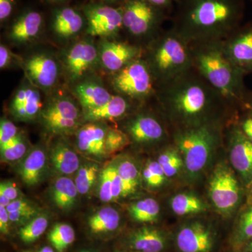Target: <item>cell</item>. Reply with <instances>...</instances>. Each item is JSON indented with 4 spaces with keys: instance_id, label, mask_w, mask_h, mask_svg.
Wrapping results in <instances>:
<instances>
[{
    "instance_id": "obj_1",
    "label": "cell",
    "mask_w": 252,
    "mask_h": 252,
    "mask_svg": "<svg viewBox=\"0 0 252 252\" xmlns=\"http://www.w3.org/2000/svg\"><path fill=\"white\" fill-rule=\"evenodd\" d=\"M243 11V0H180L175 32L185 40L222 37L236 31Z\"/></svg>"
},
{
    "instance_id": "obj_2",
    "label": "cell",
    "mask_w": 252,
    "mask_h": 252,
    "mask_svg": "<svg viewBox=\"0 0 252 252\" xmlns=\"http://www.w3.org/2000/svg\"><path fill=\"white\" fill-rule=\"evenodd\" d=\"M188 72L170 83L165 101L172 117L192 127L207 124V116L223 97L205 78L190 76Z\"/></svg>"
},
{
    "instance_id": "obj_3",
    "label": "cell",
    "mask_w": 252,
    "mask_h": 252,
    "mask_svg": "<svg viewBox=\"0 0 252 252\" xmlns=\"http://www.w3.org/2000/svg\"><path fill=\"white\" fill-rule=\"evenodd\" d=\"M192 59L199 72L223 97L234 98L240 92V72L225 56L224 50L210 44L195 51Z\"/></svg>"
},
{
    "instance_id": "obj_4",
    "label": "cell",
    "mask_w": 252,
    "mask_h": 252,
    "mask_svg": "<svg viewBox=\"0 0 252 252\" xmlns=\"http://www.w3.org/2000/svg\"><path fill=\"white\" fill-rule=\"evenodd\" d=\"M177 149L189 177L195 178L207 166L217 146V132L209 124L189 127L177 134Z\"/></svg>"
},
{
    "instance_id": "obj_5",
    "label": "cell",
    "mask_w": 252,
    "mask_h": 252,
    "mask_svg": "<svg viewBox=\"0 0 252 252\" xmlns=\"http://www.w3.org/2000/svg\"><path fill=\"white\" fill-rule=\"evenodd\" d=\"M175 31L164 36L152 54V65L162 80L171 83L189 72L192 56Z\"/></svg>"
},
{
    "instance_id": "obj_6",
    "label": "cell",
    "mask_w": 252,
    "mask_h": 252,
    "mask_svg": "<svg viewBox=\"0 0 252 252\" xmlns=\"http://www.w3.org/2000/svg\"><path fill=\"white\" fill-rule=\"evenodd\" d=\"M209 197L215 209L224 216L236 210L241 199V189L233 170L221 162L212 172L208 188Z\"/></svg>"
},
{
    "instance_id": "obj_7",
    "label": "cell",
    "mask_w": 252,
    "mask_h": 252,
    "mask_svg": "<svg viewBox=\"0 0 252 252\" xmlns=\"http://www.w3.org/2000/svg\"><path fill=\"white\" fill-rule=\"evenodd\" d=\"M123 25L131 34L144 36L155 31L165 12L147 0H124L122 5Z\"/></svg>"
},
{
    "instance_id": "obj_8",
    "label": "cell",
    "mask_w": 252,
    "mask_h": 252,
    "mask_svg": "<svg viewBox=\"0 0 252 252\" xmlns=\"http://www.w3.org/2000/svg\"><path fill=\"white\" fill-rule=\"evenodd\" d=\"M81 11L85 16L86 32L89 35L101 37L115 36L124 28L121 6L92 1L86 4Z\"/></svg>"
},
{
    "instance_id": "obj_9",
    "label": "cell",
    "mask_w": 252,
    "mask_h": 252,
    "mask_svg": "<svg viewBox=\"0 0 252 252\" xmlns=\"http://www.w3.org/2000/svg\"><path fill=\"white\" fill-rule=\"evenodd\" d=\"M113 85L122 94L142 98L152 91V75L145 63L134 60L116 74Z\"/></svg>"
},
{
    "instance_id": "obj_10",
    "label": "cell",
    "mask_w": 252,
    "mask_h": 252,
    "mask_svg": "<svg viewBox=\"0 0 252 252\" xmlns=\"http://www.w3.org/2000/svg\"><path fill=\"white\" fill-rule=\"evenodd\" d=\"M46 128L56 135H67L79 125V110L71 99L62 97L53 101L41 112Z\"/></svg>"
},
{
    "instance_id": "obj_11",
    "label": "cell",
    "mask_w": 252,
    "mask_h": 252,
    "mask_svg": "<svg viewBox=\"0 0 252 252\" xmlns=\"http://www.w3.org/2000/svg\"><path fill=\"white\" fill-rule=\"evenodd\" d=\"M176 243L181 252H210L215 237L205 223L193 221L182 226L176 237Z\"/></svg>"
},
{
    "instance_id": "obj_12",
    "label": "cell",
    "mask_w": 252,
    "mask_h": 252,
    "mask_svg": "<svg viewBox=\"0 0 252 252\" xmlns=\"http://www.w3.org/2000/svg\"><path fill=\"white\" fill-rule=\"evenodd\" d=\"M97 49L89 41H79L68 51L64 64L69 79L77 80L96 64Z\"/></svg>"
},
{
    "instance_id": "obj_13",
    "label": "cell",
    "mask_w": 252,
    "mask_h": 252,
    "mask_svg": "<svg viewBox=\"0 0 252 252\" xmlns=\"http://www.w3.org/2000/svg\"><path fill=\"white\" fill-rule=\"evenodd\" d=\"M223 49L225 56L242 72L252 70V24L238 31Z\"/></svg>"
},
{
    "instance_id": "obj_14",
    "label": "cell",
    "mask_w": 252,
    "mask_h": 252,
    "mask_svg": "<svg viewBox=\"0 0 252 252\" xmlns=\"http://www.w3.org/2000/svg\"><path fill=\"white\" fill-rule=\"evenodd\" d=\"M126 244L129 250L140 252H162L168 246L165 232L153 226H142L127 235Z\"/></svg>"
},
{
    "instance_id": "obj_15",
    "label": "cell",
    "mask_w": 252,
    "mask_h": 252,
    "mask_svg": "<svg viewBox=\"0 0 252 252\" xmlns=\"http://www.w3.org/2000/svg\"><path fill=\"white\" fill-rule=\"evenodd\" d=\"M25 67L31 81L43 89L52 87L59 77L57 63L47 55L38 54L30 58Z\"/></svg>"
},
{
    "instance_id": "obj_16",
    "label": "cell",
    "mask_w": 252,
    "mask_h": 252,
    "mask_svg": "<svg viewBox=\"0 0 252 252\" xmlns=\"http://www.w3.org/2000/svg\"><path fill=\"white\" fill-rule=\"evenodd\" d=\"M51 28L61 37H71L80 32L86 26L82 11L67 6H57L51 14Z\"/></svg>"
},
{
    "instance_id": "obj_17",
    "label": "cell",
    "mask_w": 252,
    "mask_h": 252,
    "mask_svg": "<svg viewBox=\"0 0 252 252\" xmlns=\"http://www.w3.org/2000/svg\"><path fill=\"white\" fill-rule=\"evenodd\" d=\"M137 48L117 41H103L99 48V59L102 65L112 72H119L133 61L137 56Z\"/></svg>"
},
{
    "instance_id": "obj_18",
    "label": "cell",
    "mask_w": 252,
    "mask_h": 252,
    "mask_svg": "<svg viewBox=\"0 0 252 252\" xmlns=\"http://www.w3.org/2000/svg\"><path fill=\"white\" fill-rule=\"evenodd\" d=\"M44 18L40 11L28 9L23 11L10 27L9 35L16 42L25 43L36 37L44 27Z\"/></svg>"
},
{
    "instance_id": "obj_19",
    "label": "cell",
    "mask_w": 252,
    "mask_h": 252,
    "mask_svg": "<svg viewBox=\"0 0 252 252\" xmlns=\"http://www.w3.org/2000/svg\"><path fill=\"white\" fill-rule=\"evenodd\" d=\"M230 160L232 165L244 180L252 178V142L245 134L235 132L230 149Z\"/></svg>"
},
{
    "instance_id": "obj_20",
    "label": "cell",
    "mask_w": 252,
    "mask_h": 252,
    "mask_svg": "<svg viewBox=\"0 0 252 252\" xmlns=\"http://www.w3.org/2000/svg\"><path fill=\"white\" fill-rule=\"evenodd\" d=\"M41 105L39 91L31 86H24L15 94L11 108L20 120L31 121L40 112Z\"/></svg>"
},
{
    "instance_id": "obj_21",
    "label": "cell",
    "mask_w": 252,
    "mask_h": 252,
    "mask_svg": "<svg viewBox=\"0 0 252 252\" xmlns=\"http://www.w3.org/2000/svg\"><path fill=\"white\" fill-rule=\"evenodd\" d=\"M127 131L131 138L139 144L155 143L165 135L161 124L147 115L139 116L131 121Z\"/></svg>"
},
{
    "instance_id": "obj_22",
    "label": "cell",
    "mask_w": 252,
    "mask_h": 252,
    "mask_svg": "<svg viewBox=\"0 0 252 252\" xmlns=\"http://www.w3.org/2000/svg\"><path fill=\"white\" fill-rule=\"evenodd\" d=\"M107 130L103 126L90 124L83 126L77 135L78 149L94 157H106L104 142Z\"/></svg>"
},
{
    "instance_id": "obj_23",
    "label": "cell",
    "mask_w": 252,
    "mask_h": 252,
    "mask_svg": "<svg viewBox=\"0 0 252 252\" xmlns=\"http://www.w3.org/2000/svg\"><path fill=\"white\" fill-rule=\"evenodd\" d=\"M46 163L44 150L36 148L32 151L20 167L19 174L23 182L30 187L38 185L44 175Z\"/></svg>"
},
{
    "instance_id": "obj_24",
    "label": "cell",
    "mask_w": 252,
    "mask_h": 252,
    "mask_svg": "<svg viewBox=\"0 0 252 252\" xmlns=\"http://www.w3.org/2000/svg\"><path fill=\"white\" fill-rule=\"evenodd\" d=\"M50 158L56 171L62 175H72L80 167V160L77 154L63 142L55 144L51 149Z\"/></svg>"
},
{
    "instance_id": "obj_25",
    "label": "cell",
    "mask_w": 252,
    "mask_h": 252,
    "mask_svg": "<svg viewBox=\"0 0 252 252\" xmlns=\"http://www.w3.org/2000/svg\"><path fill=\"white\" fill-rule=\"evenodd\" d=\"M75 92L85 110L100 107L112 97L105 88L93 81L81 83L75 88Z\"/></svg>"
},
{
    "instance_id": "obj_26",
    "label": "cell",
    "mask_w": 252,
    "mask_h": 252,
    "mask_svg": "<svg viewBox=\"0 0 252 252\" xmlns=\"http://www.w3.org/2000/svg\"><path fill=\"white\" fill-rule=\"evenodd\" d=\"M79 194L75 182L67 177L58 178L51 190L53 202L63 211L71 210L74 206Z\"/></svg>"
},
{
    "instance_id": "obj_27",
    "label": "cell",
    "mask_w": 252,
    "mask_h": 252,
    "mask_svg": "<svg viewBox=\"0 0 252 252\" xmlns=\"http://www.w3.org/2000/svg\"><path fill=\"white\" fill-rule=\"evenodd\" d=\"M128 109V104L121 96H112L107 103L97 108L86 109L84 119L90 122L112 120L123 117Z\"/></svg>"
},
{
    "instance_id": "obj_28",
    "label": "cell",
    "mask_w": 252,
    "mask_h": 252,
    "mask_svg": "<svg viewBox=\"0 0 252 252\" xmlns=\"http://www.w3.org/2000/svg\"><path fill=\"white\" fill-rule=\"evenodd\" d=\"M120 215L116 209L106 207L90 217L88 223L91 231L97 234L117 230L120 224Z\"/></svg>"
},
{
    "instance_id": "obj_29",
    "label": "cell",
    "mask_w": 252,
    "mask_h": 252,
    "mask_svg": "<svg viewBox=\"0 0 252 252\" xmlns=\"http://www.w3.org/2000/svg\"><path fill=\"white\" fill-rule=\"evenodd\" d=\"M170 207L178 216L198 215L206 211L207 207L203 200L193 194L182 193L174 195L170 201Z\"/></svg>"
},
{
    "instance_id": "obj_30",
    "label": "cell",
    "mask_w": 252,
    "mask_h": 252,
    "mask_svg": "<svg viewBox=\"0 0 252 252\" xmlns=\"http://www.w3.org/2000/svg\"><path fill=\"white\" fill-rule=\"evenodd\" d=\"M128 212L131 219L135 221L154 223L158 220L160 207L155 199L144 198L131 204Z\"/></svg>"
},
{
    "instance_id": "obj_31",
    "label": "cell",
    "mask_w": 252,
    "mask_h": 252,
    "mask_svg": "<svg viewBox=\"0 0 252 252\" xmlns=\"http://www.w3.org/2000/svg\"><path fill=\"white\" fill-rule=\"evenodd\" d=\"M118 173L124 184V198L135 193L140 185V174L135 162L124 159L116 164Z\"/></svg>"
},
{
    "instance_id": "obj_32",
    "label": "cell",
    "mask_w": 252,
    "mask_h": 252,
    "mask_svg": "<svg viewBox=\"0 0 252 252\" xmlns=\"http://www.w3.org/2000/svg\"><path fill=\"white\" fill-rule=\"evenodd\" d=\"M74 228L67 223H56L48 235L50 243L58 252L67 250L75 240Z\"/></svg>"
},
{
    "instance_id": "obj_33",
    "label": "cell",
    "mask_w": 252,
    "mask_h": 252,
    "mask_svg": "<svg viewBox=\"0 0 252 252\" xmlns=\"http://www.w3.org/2000/svg\"><path fill=\"white\" fill-rule=\"evenodd\" d=\"M99 170L95 163L85 164L79 167L74 181L79 194L86 195L91 191L98 177Z\"/></svg>"
},
{
    "instance_id": "obj_34",
    "label": "cell",
    "mask_w": 252,
    "mask_h": 252,
    "mask_svg": "<svg viewBox=\"0 0 252 252\" xmlns=\"http://www.w3.org/2000/svg\"><path fill=\"white\" fill-rule=\"evenodd\" d=\"M49 219L45 215H38L19 230V236L25 243H32L47 229Z\"/></svg>"
},
{
    "instance_id": "obj_35",
    "label": "cell",
    "mask_w": 252,
    "mask_h": 252,
    "mask_svg": "<svg viewBox=\"0 0 252 252\" xmlns=\"http://www.w3.org/2000/svg\"><path fill=\"white\" fill-rule=\"evenodd\" d=\"M157 161L162 167L167 178L177 175L185 165L183 157L177 149H168L164 151L158 158Z\"/></svg>"
},
{
    "instance_id": "obj_36",
    "label": "cell",
    "mask_w": 252,
    "mask_h": 252,
    "mask_svg": "<svg viewBox=\"0 0 252 252\" xmlns=\"http://www.w3.org/2000/svg\"><path fill=\"white\" fill-rule=\"evenodd\" d=\"M142 178L149 188L158 189L165 183L167 177L157 160H150L144 167Z\"/></svg>"
},
{
    "instance_id": "obj_37",
    "label": "cell",
    "mask_w": 252,
    "mask_h": 252,
    "mask_svg": "<svg viewBox=\"0 0 252 252\" xmlns=\"http://www.w3.org/2000/svg\"><path fill=\"white\" fill-rule=\"evenodd\" d=\"M1 159L4 161H17L22 158L27 152V145L22 135L17 136L7 144L0 148Z\"/></svg>"
},
{
    "instance_id": "obj_38",
    "label": "cell",
    "mask_w": 252,
    "mask_h": 252,
    "mask_svg": "<svg viewBox=\"0 0 252 252\" xmlns=\"http://www.w3.org/2000/svg\"><path fill=\"white\" fill-rule=\"evenodd\" d=\"M130 144V138L125 132L118 129L110 128L106 133L104 148L106 155L119 152Z\"/></svg>"
},
{
    "instance_id": "obj_39",
    "label": "cell",
    "mask_w": 252,
    "mask_h": 252,
    "mask_svg": "<svg viewBox=\"0 0 252 252\" xmlns=\"http://www.w3.org/2000/svg\"><path fill=\"white\" fill-rule=\"evenodd\" d=\"M252 238V207H250L242 214L239 219L233 236V243L238 246Z\"/></svg>"
},
{
    "instance_id": "obj_40",
    "label": "cell",
    "mask_w": 252,
    "mask_h": 252,
    "mask_svg": "<svg viewBox=\"0 0 252 252\" xmlns=\"http://www.w3.org/2000/svg\"><path fill=\"white\" fill-rule=\"evenodd\" d=\"M114 163H111L99 172V198L104 203L114 201L112 195L113 169Z\"/></svg>"
},
{
    "instance_id": "obj_41",
    "label": "cell",
    "mask_w": 252,
    "mask_h": 252,
    "mask_svg": "<svg viewBox=\"0 0 252 252\" xmlns=\"http://www.w3.org/2000/svg\"><path fill=\"white\" fill-rule=\"evenodd\" d=\"M18 135V128L14 123L7 119H1L0 122V148L14 140Z\"/></svg>"
},
{
    "instance_id": "obj_42",
    "label": "cell",
    "mask_w": 252,
    "mask_h": 252,
    "mask_svg": "<svg viewBox=\"0 0 252 252\" xmlns=\"http://www.w3.org/2000/svg\"><path fill=\"white\" fill-rule=\"evenodd\" d=\"M9 219L11 223H20L26 225L32 219L39 215V210L36 207L21 210V211L9 212Z\"/></svg>"
},
{
    "instance_id": "obj_43",
    "label": "cell",
    "mask_w": 252,
    "mask_h": 252,
    "mask_svg": "<svg viewBox=\"0 0 252 252\" xmlns=\"http://www.w3.org/2000/svg\"><path fill=\"white\" fill-rule=\"evenodd\" d=\"M112 195L114 201L120 198H124V184L120 175L118 173L115 163L113 169Z\"/></svg>"
},
{
    "instance_id": "obj_44",
    "label": "cell",
    "mask_w": 252,
    "mask_h": 252,
    "mask_svg": "<svg viewBox=\"0 0 252 252\" xmlns=\"http://www.w3.org/2000/svg\"><path fill=\"white\" fill-rule=\"evenodd\" d=\"M16 0H0V21L4 23L12 16L15 7Z\"/></svg>"
},
{
    "instance_id": "obj_45",
    "label": "cell",
    "mask_w": 252,
    "mask_h": 252,
    "mask_svg": "<svg viewBox=\"0 0 252 252\" xmlns=\"http://www.w3.org/2000/svg\"><path fill=\"white\" fill-rule=\"evenodd\" d=\"M0 195L14 201L18 198V190L14 184L9 182H1L0 184Z\"/></svg>"
},
{
    "instance_id": "obj_46",
    "label": "cell",
    "mask_w": 252,
    "mask_h": 252,
    "mask_svg": "<svg viewBox=\"0 0 252 252\" xmlns=\"http://www.w3.org/2000/svg\"><path fill=\"white\" fill-rule=\"evenodd\" d=\"M34 207V205L29 200L23 198H18L10 203L9 206L6 207L8 212L21 211V210H28V209Z\"/></svg>"
},
{
    "instance_id": "obj_47",
    "label": "cell",
    "mask_w": 252,
    "mask_h": 252,
    "mask_svg": "<svg viewBox=\"0 0 252 252\" xmlns=\"http://www.w3.org/2000/svg\"><path fill=\"white\" fill-rule=\"evenodd\" d=\"M9 214L6 207L0 206V231L3 234H8L9 231Z\"/></svg>"
},
{
    "instance_id": "obj_48",
    "label": "cell",
    "mask_w": 252,
    "mask_h": 252,
    "mask_svg": "<svg viewBox=\"0 0 252 252\" xmlns=\"http://www.w3.org/2000/svg\"><path fill=\"white\" fill-rule=\"evenodd\" d=\"M11 54L9 49L4 45L0 46V68L4 69L11 62Z\"/></svg>"
},
{
    "instance_id": "obj_49",
    "label": "cell",
    "mask_w": 252,
    "mask_h": 252,
    "mask_svg": "<svg viewBox=\"0 0 252 252\" xmlns=\"http://www.w3.org/2000/svg\"><path fill=\"white\" fill-rule=\"evenodd\" d=\"M147 1L156 7L158 8L166 13L167 11L172 9L174 0H147Z\"/></svg>"
},
{
    "instance_id": "obj_50",
    "label": "cell",
    "mask_w": 252,
    "mask_h": 252,
    "mask_svg": "<svg viewBox=\"0 0 252 252\" xmlns=\"http://www.w3.org/2000/svg\"><path fill=\"white\" fill-rule=\"evenodd\" d=\"M243 130L248 140L252 142V117L249 118L243 122Z\"/></svg>"
},
{
    "instance_id": "obj_51",
    "label": "cell",
    "mask_w": 252,
    "mask_h": 252,
    "mask_svg": "<svg viewBox=\"0 0 252 252\" xmlns=\"http://www.w3.org/2000/svg\"><path fill=\"white\" fill-rule=\"evenodd\" d=\"M123 3L124 0H94V2L102 3V4H105L108 5H112V6H115L117 3L120 1Z\"/></svg>"
},
{
    "instance_id": "obj_52",
    "label": "cell",
    "mask_w": 252,
    "mask_h": 252,
    "mask_svg": "<svg viewBox=\"0 0 252 252\" xmlns=\"http://www.w3.org/2000/svg\"><path fill=\"white\" fill-rule=\"evenodd\" d=\"M11 202L12 201H11L9 198H6L4 195H0V206H3L6 208Z\"/></svg>"
},
{
    "instance_id": "obj_53",
    "label": "cell",
    "mask_w": 252,
    "mask_h": 252,
    "mask_svg": "<svg viewBox=\"0 0 252 252\" xmlns=\"http://www.w3.org/2000/svg\"><path fill=\"white\" fill-rule=\"evenodd\" d=\"M43 1H45L48 4L59 6V5L63 4V3L66 2L69 0H43Z\"/></svg>"
},
{
    "instance_id": "obj_54",
    "label": "cell",
    "mask_w": 252,
    "mask_h": 252,
    "mask_svg": "<svg viewBox=\"0 0 252 252\" xmlns=\"http://www.w3.org/2000/svg\"><path fill=\"white\" fill-rule=\"evenodd\" d=\"M39 252H54V250L50 247H44L42 249L39 250Z\"/></svg>"
},
{
    "instance_id": "obj_55",
    "label": "cell",
    "mask_w": 252,
    "mask_h": 252,
    "mask_svg": "<svg viewBox=\"0 0 252 252\" xmlns=\"http://www.w3.org/2000/svg\"><path fill=\"white\" fill-rule=\"evenodd\" d=\"M116 252H137V251H134V250H123V251H118Z\"/></svg>"
},
{
    "instance_id": "obj_56",
    "label": "cell",
    "mask_w": 252,
    "mask_h": 252,
    "mask_svg": "<svg viewBox=\"0 0 252 252\" xmlns=\"http://www.w3.org/2000/svg\"><path fill=\"white\" fill-rule=\"evenodd\" d=\"M248 249L250 252H252V241L250 242V244H249Z\"/></svg>"
},
{
    "instance_id": "obj_57",
    "label": "cell",
    "mask_w": 252,
    "mask_h": 252,
    "mask_svg": "<svg viewBox=\"0 0 252 252\" xmlns=\"http://www.w3.org/2000/svg\"></svg>"
},
{
    "instance_id": "obj_58",
    "label": "cell",
    "mask_w": 252,
    "mask_h": 252,
    "mask_svg": "<svg viewBox=\"0 0 252 252\" xmlns=\"http://www.w3.org/2000/svg\"></svg>"
},
{
    "instance_id": "obj_59",
    "label": "cell",
    "mask_w": 252,
    "mask_h": 252,
    "mask_svg": "<svg viewBox=\"0 0 252 252\" xmlns=\"http://www.w3.org/2000/svg\"></svg>"
}]
</instances>
